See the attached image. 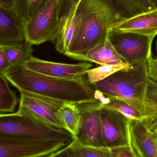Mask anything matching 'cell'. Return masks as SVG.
<instances>
[{
	"label": "cell",
	"instance_id": "obj_19",
	"mask_svg": "<svg viewBox=\"0 0 157 157\" xmlns=\"http://www.w3.org/2000/svg\"><path fill=\"white\" fill-rule=\"evenodd\" d=\"M75 13L68 17L60 27L55 41V48L60 53L65 55L71 45L75 30Z\"/></svg>",
	"mask_w": 157,
	"mask_h": 157
},
{
	"label": "cell",
	"instance_id": "obj_15",
	"mask_svg": "<svg viewBox=\"0 0 157 157\" xmlns=\"http://www.w3.org/2000/svg\"><path fill=\"white\" fill-rule=\"evenodd\" d=\"M130 133L145 157H157V150L150 132L142 121L130 120Z\"/></svg>",
	"mask_w": 157,
	"mask_h": 157
},
{
	"label": "cell",
	"instance_id": "obj_29",
	"mask_svg": "<svg viewBox=\"0 0 157 157\" xmlns=\"http://www.w3.org/2000/svg\"><path fill=\"white\" fill-rule=\"evenodd\" d=\"M12 67L13 65L9 59L0 50V74H4Z\"/></svg>",
	"mask_w": 157,
	"mask_h": 157
},
{
	"label": "cell",
	"instance_id": "obj_2",
	"mask_svg": "<svg viewBox=\"0 0 157 157\" xmlns=\"http://www.w3.org/2000/svg\"><path fill=\"white\" fill-rule=\"evenodd\" d=\"M125 20L108 0H81L75 14L74 34L65 55L76 59L103 42Z\"/></svg>",
	"mask_w": 157,
	"mask_h": 157
},
{
	"label": "cell",
	"instance_id": "obj_34",
	"mask_svg": "<svg viewBox=\"0 0 157 157\" xmlns=\"http://www.w3.org/2000/svg\"><path fill=\"white\" fill-rule=\"evenodd\" d=\"M148 1L154 4V6L157 8V0H148Z\"/></svg>",
	"mask_w": 157,
	"mask_h": 157
},
{
	"label": "cell",
	"instance_id": "obj_13",
	"mask_svg": "<svg viewBox=\"0 0 157 157\" xmlns=\"http://www.w3.org/2000/svg\"><path fill=\"white\" fill-rule=\"evenodd\" d=\"M25 40L24 24L14 9H0V45Z\"/></svg>",
	"mask_w": 157,
	"mask_h": 157
},
{
	"label": "cell",
	"instance_id": "obj_17",
	"mask_svg": "<svg viewBox=\"0 0 157 157\" xmlns=\"http://www.w3.org/2000/svg\"><path fill=\"white\" fill-rule=\"evenodd\" d=\"M32 44L26 41L0 45V50L5 53L13 67L22 65L32 56Z\"/></svg>",
	"mask_w": 157,
	"mask_h": 157
},
{
	"label": "cell",
	"instance_id": "obj_10",
	"mask_svg": "<svg viewBox=\"0 0 157 157\" xmlns=\"http://www.w3.org/2000/svg\"><path fill=\"white\" fill-rule=\"evenodd\" d=\"M23 65L28 70L47 76L68 79L77 80L84 78L92 66L88 63L68 64L48 61L32 57Z\"/></svg>",
	"mask_w": 157,
	"mask_h": 157
},
{
	"label": "cell",
	"instance_id": "obj_36",
	"mask_svg": "<svg viewBox=\"0 0 157 157\" xmlns=\"http://www.w3.org/2000/svg\"></svg>",
	"mask_w": 157,
	"mask_h": 157
},
{
	"label": "cell",
	"instance_id": "obj_6",
	"mask_svg": "<svg viewBox=\"0 0 157 157\" xmlns=\"http://www.w3.org/2000/svg\"><path fill=\"white\" fill-rule=\"evenodd\" d=\"M108 38L117 52L131 66L147 62L154 38L131 32L110 30Z\"/></svg>",
	"mask_w": 157,
	"mask_h": 157
},
{
	"label": "cell",
	"instance_id": "obj_4",
	"mask_svg": "<svg viewBox=\"0 0 157 157\" xmlns=\"http://www.w3.org/2000/svg\"><path fill=\"white\" fill-rule=\"evenodd\" d=\"M0 135L70 144L75 137L67 130L47 124L24 112L0 114Z\"/></svg>",
	"mask_w": 157,
	"mask_h": 157
},
{
	"label": "cell",
	"instance_id": "obj_3",
	"mask_svg": "<svg viewBox=\"0 0 157 157\" xmlns=\"http://www.w3.org/2000/svg\"><path fill=\"white\" fill-rule=\"evenodd\" d=\"M147 63L133 65L115 73L95 84L90 85L111 100L124 101L138 111L142 121L150 119L154 112L147 97L149 83Z\"/></svg>",
	"mask_w": 157,
	"mask_h": 157
},
{
	"label": "cell",
	"instance_id": "obj_28",
	"mask_svg": "<svg viewBox=\"0 0 157 157\" xmlns=\"http://www.w3.org/2000/svg\"><path fill=\"white\" fill-rule=\"evenodd\" d=\"M148 75L149 78L157 81V58L151 55L147 61Z\"/></svg>",
	"mask_w": 157,
	"mask_h": 157
},
{
	"label": "cell",
	"instance_id": "obj_16",
	"mask_svg": "<svg viewBox=\"0 0 157 157\" xmlns=\"http://www.w3.org/2000/svg\"><path fill=\"white\" fill-rule=\"evenodd\" d=\"M117 11L127 19L156 8L148 0H108Z\"/></svg>",
	"mask_w": 157,
	"mask_h": 157
},
{
	"label": "cell",
	"instance_id": "obj_22",
	"mask_svg": "<svg viewBox=\"0 0 157 157\" xmlns=\"http://www.w3.org/2000/svg\"><path fill=\"white\" fill-rule=\"evenodd\" d=\"M48 0H15L14 9L23 24L33 17Z\"/></svg>",
	"mask_w": 157,
	"mask_h": 157
},
{
	"label": "cell",
	"instance_id": "obj_5",
	"mask_svg": "<svg viewBox=\"0 0 157 157\" xmlns=\"http://www.w3.org/2000/svg\"><path fill=\"white\" fill-rule=\"evenodd\" d=\"M60 29L58 0H48L24 25L25 41L32 45L55 43Z\"/></svg>",
	"mask_w": 157,
	"mask_h": 157
},
{
	"label": "cell",
	"instance_id": "obj_9",
	"mask_svg": "<svg viewBox=\"0 0 157 157\" xmlns=\"http://www.w3.org/2000/svg\"><path fill=\"white\" fill-rule=\"evenodd\" d=\"M102 137L110 148L129 145L130 120L120 113L102 105L100 109Z\"/></svg>",
	"mask_w": 157,
	"mask_h": 157
},
{
	"label": "cell",
	"instance_id": "obj_7",
	"mask_svg": "<svg viewBox=\"0 0 157 157\" xmlns=\"http://www.w3.org/2000/svg\"><path fill=\"white\" fill-rule=\"evenodd\" d=\"M68 145L63 142L0 135V157H45Z\"/></svg>",
	"mask_w": 157,
	"mask_h": 157
},
{
	"label": "cell",
	"instance_id": "obj_11",
	"mask_svg": "<svg viewBox=\"0 0 157 157\" xmlns=\"http://www.w3.org/2000/svg\"><path fill=\"white\" fill-rule=\"evenodd\" d=\"M62 104L21 93L18 110L24 112L49 125L65 130L59 112Z\"/></svg>",
	"mask_w": 157,
	"mask_h": 157
},
{
	"label": "cell",
	"instance_id": "obj_32",
	"mask_svg": "<svg viewBox=\"0 0 157 157\" xmlns=\"http://www.w3.org/2000/svg\"><path fill=\"white\" fill-rule=\"evenodd\" d=\"M15 0H0V7L5 9H14Z\"/></svg>",
	"mask_w": 157,
	"mask_h": 157
},
{
	"label": "cell",
	"instance_id": "obj_30",
	"mask_svg": "<svg viewBox=\"0 0 157 157\" xmlns=\"http://www.w3.org/2000/svg\"><path fill=\"white\" fill-rule=\"evenodd\" d=\"M94 96L96 99L103 105H107L111 101L108 97L104 95L103 92L98 90L95 89Z\"/></svg>",
	"mask_w": 157,
	"mask_h": 157
},
{
	"label": "cell",
	"instance_id": "obj_1",
	"mask_svg": "<svg viewBox=\"0 0 157 157\" xmlns=\"http://www.w3.org/2000/svg\"><path fill=\"white\" fill-rule=\"evenodd\" d=\"M3 75L20 93L61 104L99 102L95 98V89L84 78H54L28 70L23 64L12 67Z\"/></svg>",
	"mask_w": 157,
	"mask_h": 157
},
{
	"label": "cell",
	"instance_id": "obj_23",
	"mask_svg": "<svg viewBox=\"0 0 157 157\" xmlns=\"http://www.w3.org/2000/svg\"><path fill=\"white\" fill-rule=\"evenodd\" d=\"M128 64L102 65L94 69H89L87 72V81L91 85L109 77L119 71L128 69L131 67Z\"/></svg>",
	"mask_w": 157,
	"mask_h": 157
},
{
	"label": "cell",
	"instance_id": "obj_31",
	"mask_svg": "<svg viewBox=\"0 0 157 157\" xmlns=\"http://www.w3.org/2000/svg\"><path fill=\"white\" fill-rule=\"evenodd\" d=\"M68 145L59 151L45 157H73L68 151Z\"/></svg>",
	"mask_w": 157,
	"mask_h": 157
},
{
	"label": "cell",
	"instance_id": "obj_35",
	"mask_svg": "<svg viewBox=\"0 0 157 157\" xmlns=\"http://www.w3.org/2000/svg\"><path fill=\"white\" fill-rule=\"evenodd\" d=\"M156 52L157 53V40L156 42Z\"/></svg>",
	"mask_w": 157,
	"mask_h": 157
},
{
	"label": "cell",
	"instance_id": "obj_25",
	"mask_svg": "<svg viewBox=\"0 0 157 157\" xmlns=\"http://www.w3.org/2000/svg\"><path fill=\"white\" fill-rule=\"evenodd\" d=\"M104 106L119 112L127 117L129 120L143 121L142 117L138 111L124 101L111 100L110 103Z\"/></svg>",
	"mask_w": 157,
	"mask_h": 157
},
{
	"label": "cell",
	"instance_id": "obj_33",
	"mask_svg": "<svg viewBox=\"0 0 157 157\" xmlns=\"http://www.w3.org/2000/svg\"><path fill=\"white\" fill-rule=\"evenodd\" d=\"M150 133L152 140H153V142H154V144H155L157 150V132H150Z\"/></svg>",
	"mask_w": 157,
	"mask_h": 157
},
{
	"label": "cell",
	"instance_id": "obj_18",
	"mask_svg": "<svg viewBox=\"0 0 157 157\" xmlns=\"http://www.w3.org/2000/svg\"><path fill=\"white\" fill-rule=\"evenodd\" d=\"M59 112L65 130L76 137L78 133L81 121V115L77 105L64 103L60 106Z\"/></svg>",
	"mask_w": 157,
	"mask_h": 157
},
{
	"label": "cell",
	"instance_id": "obj_27",
	"mask_svg": "<svg viewBox=\"0 0 157 157\" xmlns=\"http://www.w3.org/2000/svg\"><path fill=\"white\" fill-rule=\"evenodd\" d=\"M110 149L111 157H135L130 145Z\"/></svg>",
	"mask_w": 157,
	"mask_h": 157
},
{
	"label": "cell",
	"instance_id": "obj_26",
	"mask_svg": "<svg viewBox=\"0 0 157 157\" xmlns=\"http://www.w3.org/2000/svg\"><path fill=\"white\" fill-rule=\"evenodd\" d=\"M81 0H58L60 27L68 17L75 13L77 6Z\"/></svg>",
	"mask_w": 157,
	"mask_h": 157
},
{
	"label": "cell",
	"instance_id": "obj_14",
	"mask_svg": "<svg viewBox=\"0 0 157 157\" xmlns=\"http://www.w3.org/2000/svg\"><path fill=\"white\" fill-rule=\"evenodd\" d=\"M76 60L95 63L100 65L128 64L117 52L108 37Z\"/></svg>",
	"mask_w": 157,
	"mask_h": 157
},
{
	"label": "cell",
	"instance_id": "obj_21",
	"mask_svg": "<svg viewBox=\"0 0 157 157\" xmlns=\"http://www.w3.org/2000/svg\"><path fill=\"white\" fill-rule=\"evenodd\" d=\"M68 151L73 157H111L110 148L82 145L76 142V138L68 145Z\"/></svg>",
	"mask_w": 157,
	"mask_h": 157
},
{
	"label": "cell",
	"instance_id": "obj_12",
	"mask_svg": "<svg viewBox=\"0 0 157 157\" xmlns=\"http://www.w3.org/2000/svg\"><path fill=\"white\" fill-rule=\"evenodd\" d=\"M112 30L131 32L155 38L157 35V8L123 21Z\"/></svg>",
	"mask_w": 157,
	"mask_h": 157
},
{
	"label": "cell",
	"instance_id": "obj_24",
	"mask_svg": "<svg viewBox=\"0 0 157 157\" xmlns=\"http://www.w3.org/2000/svg\"><path fill=\"white\" fill-rule=\"evenodd\" d=\"M147 97L154 115L148 120L143 122L149 132H157V81L150 78L147 88Z\"/></svg>",
	"mask_w": 157,
	"mask_h": 157
},
{
	"label": "cell",
	"instance_id": "obj_20",
	"mask_svg": "<svg viewBox=\"0 0 157 157\" xmlns=\"http://www.w3.org/2000/svg\"><path fill=\"white\" fill-rule=\"evenodd\" d=\"M8 80L0 74V114L13 113L18 103L15 93L10 89Z\"/></svg>",
	"mask_w": 157,
	"mask_h": 157
},
{
	"label": "cell",
	"instance_id": "obj_8",
	"mask_svg": "<svg viewBox=\"0 0 157 157\" xmlns=\"http://www.w3.org/2000/svg\"><path fill=\"white\" fill-rule=\"evenodd\" d=\"M100 102L83 103L77 105L80 115V126L76 142L82 145L105 147L102 137Z\"/></svg>",
	"mask_w": 157,
	"mask_h": 157
}]
</instances>
